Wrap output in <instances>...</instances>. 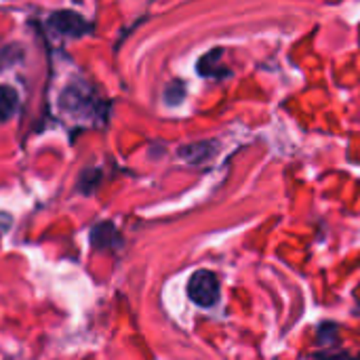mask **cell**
Wrapping results in <instances>:
<instances>
[{
    "instance_id": "277c9868",
    "label": "cell",
    "mask_w": 360,
    "mask_h": 360,
    "mask_svg": "<svg viewBox=\"0 0 360 360\" xmlns=\"http://www.w3.org/2000/svg\"><path fill=\"white\" fill-rule=\"evenodd\" d=\"M217 148V143L215 141H200V143H192V146H186V148H181V158L184 160H188V162H194V165H198V162H205L211 154H213V150Z\"/></svg>"
},
{
    "instance_id": "8992f818",
    "label": "cell",
    "mask_w": 360,
    "mask_h": 360,
    "mask_svg": "<svg viewBox=\"0 0 360 360\" xmlns=\"http://www.w3.org/2000/svg\"><path fill=\"white\" fill-rule=\"evenodd\" d=\"M116 230L110 224H101L93 230V245L95 247H110L116 238Z\"/></svg>"
},
{
    "instance_id": "7a4b0ae2",
    "label": "cell",
    "mask_w": 360,
    "mask_h": 360,
    "mask_svg": "<svg viewBox=\"0 0 360 360\" xmlns=\"http://www.w3.org/2000/svg\"><path fill=\"white\" fill-rule=\"evenodd\" d=\"M51 25H53L57 32L65 34V36H82V34L89 30V23H86L80 15L70 13V11L55 13L53 19H51Z\"/></svg>"
},
{
    "instance_id": "5b68a950",
    "label": "cell",
    "mask_w": 360,
    "mask_h": 360,
    "mask_svg": "<svg viewBox=\"0 0 360 360\" xmlns=\"http://www.w3.org/2000/svg\"><path fill=\"white\" fill-rule=\"evenodd\" d=\"M17 110V93L11 86H0V122L8 120Z\"/></svg>"
},
{
    "instance_id": "3957f363",
    "label": "cell",
    "mask_w": 360,
    "mask_h": 360,
    "mask_svg": "<svg viewBox=\"0 0 360 360\" xmlns=\"http://www.w3.org/2000/svg\"><path fill=\"white\" fill-rule=\"evenodd\" d=\"M219 61H221V49H215V51L207 53V55L198 61V74H200V76H209V78H224V76H230V72H228Z\"/></svg>"
},
{
    "instance_id": "6da1fadb",
    "label": "cell",
    "mask_w": 360,
    "mask_h": 360,
    "mask_svg": "<svg viewBox=\"0 0 360 360\" xmlns=\"http://www.w3.org/2000/svg\"><path fill=\"white\" fill-rule=\"evenodd\" d=\"M188 295L190 300L200 308H211L219 300V281L209 270H198L192 274L188 283Z\"/></svg>"
}]
</instances>
